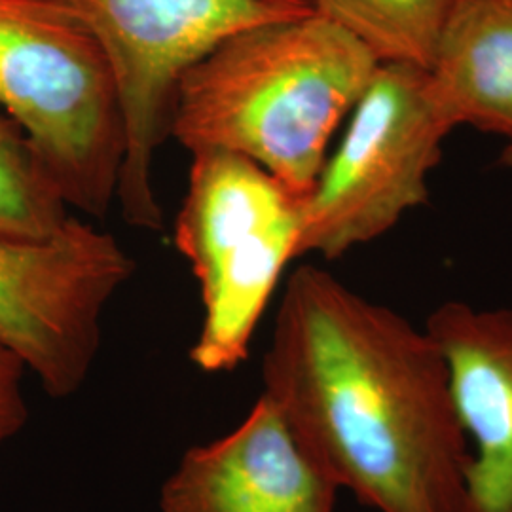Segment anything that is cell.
<instances>
[{
    "mask_svg": "<svg viewBox=\"0 0 512 512\" xmlns=\"http://www.w3.org/2000/svg\"><path fill=\"white\" fill-rule=\"evenodd\" d=\"M262 395L376 512H459L469 440L429 330L317 266L289 275Z\"/></svg>",
    "mask_w": 512,
    "mask_h": 512,
    "instance_id": "obj_1",
    "label": "cell"
},
{
    "mask_svg": "<svg viewBox=\"0 0 512 512\" xmlns=\"http://www.w3.org/2000/svg\"><path fill=\"white\" fill-rule=\"evenodd\" d=\"M378 65L315 10L239 31L181 76L169 137L190 154L243 156L306 196Z\"/></svg>",
    "mask_w": 512,
    "mask_h": 512,
    "instance_id": "obj_2",
    "label": "cell"
},
{
    "mask_svg": "<svg viewBox=\"0 0 512 512\" xmlns=\"http://www.w3.org/2000/svg\"><path fill=\"white\" fill-rule=\"evenodd\" d=\"M0 107L69 207L103 219L126 158L118 86L99 42L54 0H0Z\"/></svg>",
    "mask_w": 512,
    "mask_h": 512,
    "instance_id": "obj_3",
    "label": "cell"
},
{
    "mask_svg": "<svg viewBox=\"0 0 512 512\" xmlns=\"http://www.w3.org/2000/svg\"><path fill=\"white\" fill-rule=\"evenodd\" d=\"M302 202L264 167L224 150L192 154L173 243L198 281L203 319L190 361L234 372L287 264L298 258Z\"/></svg>",
    "mask_w": 512,
    "mask_h": 512,
    "instance_id": "obj_4",
    "label": "cell"
},
{
    "mask_svg": "<svg viewBox=\"0 0 512 512\" xmlns=\"http://www.w3.org/2000/svg\"><path fill=\"white\" fill-rule=\"evenodd\" d=\"M54 2L92 33L109 59L126 126L116 202L128 224L150 232L164 228L152 175L181 76L239 31L313 12L310 0Z\"/></svg>",
    "mask_w": 512,
    "mask_h": 512,
    "instance_id": "obj_5",
    "label": "cell"
},
{
    "mask_svg": "<svg viewBox=\"0 0 512 512\" xmlns=\"http://www.w3.org/2000/svg\"><path fill=\"white\" fill-rule=\"evenodd\" d=\"M452 131L431 97L425 69L378 65L340 147L304 196L298 256L340 258L425 205L429 173Z\"/></svg>",
    "mask_w": 512,
    "mask_h": 512,
    "instance_id": "obj_6",
    "label": "cell"
},
{
    "mask_svg": "<svg viewBox=\"0 0 512 512\" xmlns=\"http://www.w3.org/2000/svg\"><path fill=\"white\" fill-rule=\"evenodd\" d=\"M135 272L109 232L74 219L54 238H0V340L52 399L76 395L92 374L103 317Z\"/></svg>",
    "mask_w": 512,
    "mask_h": 512,
    "instance_id": "obj_7",
    "label": "cell"
},
{
    "mask_svg": "<svg viewBox=\"0 0 512 512\" xmlns=\"http://www.w3.org/2000/svg\"><path fill=\"white\" fill-rule=\"evenodd\" d=\"M340 486L260 393L228 435L186 450L160 512H334Z\"/></svg>",
    "mask_w": 512,
    "mask_h": 512,
    "instance_id": "obj_8",
    "label": "cell"
},
{
    "mask_svg": "<svg viewBox=\"0 0 512 512\" xmlns=\"http://www.w3.org/2000/svg\"><path fill=\"white\" fill-rule=\"evenodd\" d=\"M425 329L446 361L469 440L459 512H512V308L448 300Z\"/></svg>",
    "mask_w": 512,
    "mask_h": 512,
    "instance_id": "obj_9",
    "label": "cell"
},
{
    "mask_svg": "<svg viewBox=\"0 0 512 512\" xmlns=\"http://www.w3.org/2000/svg\"><path fill=\"white\" fill-rule=\"evenodd\" d=\"M427 78L452 129L469 126L512 145V0H461Z\"/></svg>",
    "mask_w": 512,
    "mask_h": 512,
    "instance_id": "obj_10",
    "label": "cell"
},
{
    "mask_svg": "<svg viewBox=\"0 0 512 512\" xmlns=\"http://www.w3.org/2000/svg\"><path fill=\"white\" fill-rule=\"evenodd\" d=\"M311 8L359 40L374 59L429 69L461 0H310Z\"/></svg>",
    "mask_w": 512,
    "mask_h": 512,
    "instance_id": "obj_11",
    "label": "cell"
},
{
    "mask_svg": "<svg viewBox=\"0 0 512 512\" xmlns=\"http://www.w3.org/2000/svg\"><path fill=\"white\" fill-rule=\"evenodd\" d=\"M69 209L29 135L0 107V238H54L71 219Z\"/></svg>",
    "mask_w": 512,
    "mask_h": 512,
    "instance_id": "obj_12",
    "label": "cell"
},
{
    "mask_svg": "<svg viewBox=\"0 0 512 512\" xmlns=\"http://www.w3.org/2000/svg\"><path fill=\"white\" fill-rule=\"evenodd\" d=\"M27 366L0 340V448L14 439L29 420V406L23 393Z\"/></svg>",
    "mask_w": 512,
    "mask_h": 512,
    "instance_id": "obj_13",
    "label": "cell"
},
{
    "mask_svg": "<svg viewBox=\"0 0 512 512\" xmlns=\"http://www.w3.org/2000/svg\"><path fill=\"white\" fill-rule=\"evenodd\" d=\"M503 160H505L507 164L512 165V145H509V147H507V150H505V154H503Z\"/></svg>",
    "mask_w": 512,
    "mask_h": 512,
    "instance_id": "obj_14",
    "label": "cell"
}]
</instances>
